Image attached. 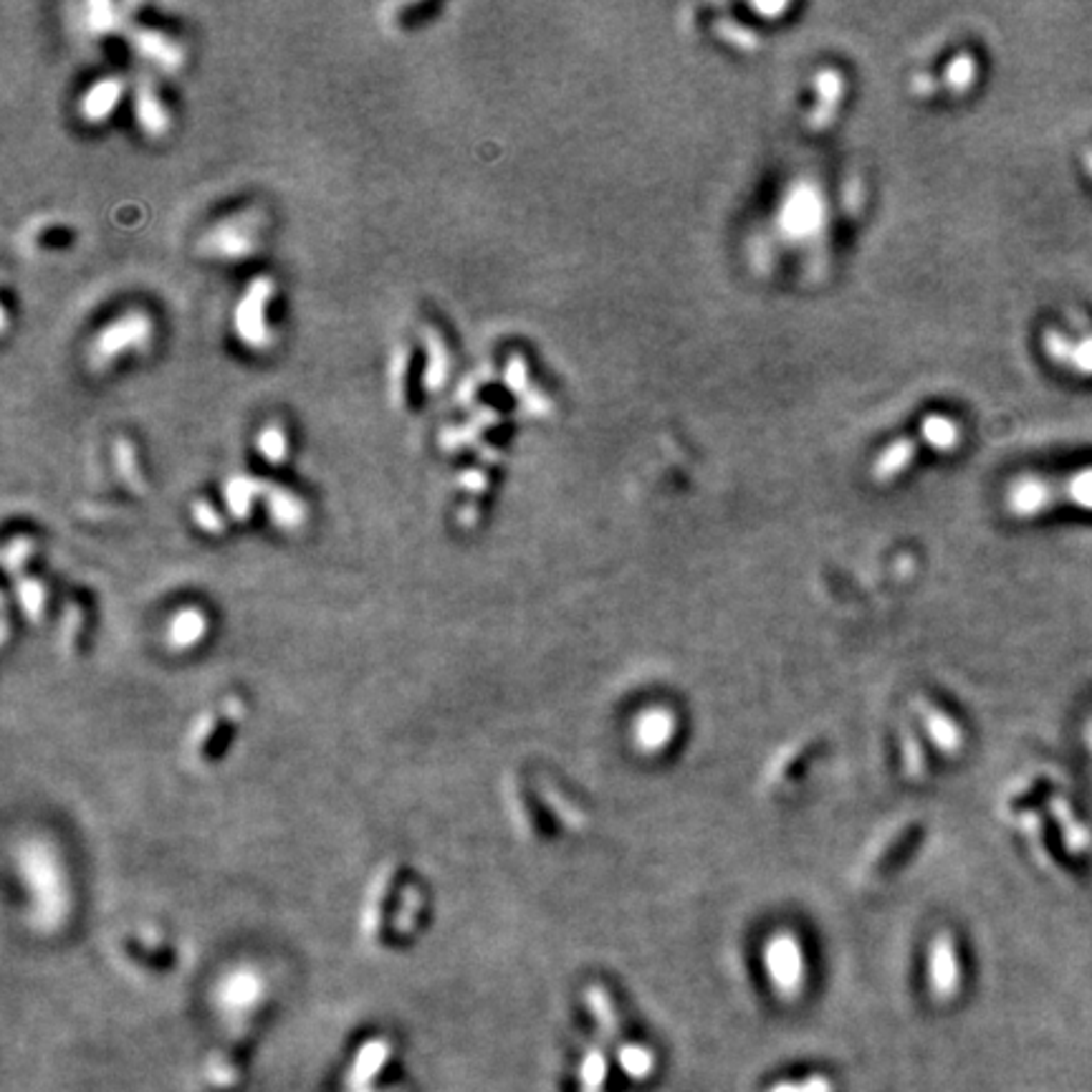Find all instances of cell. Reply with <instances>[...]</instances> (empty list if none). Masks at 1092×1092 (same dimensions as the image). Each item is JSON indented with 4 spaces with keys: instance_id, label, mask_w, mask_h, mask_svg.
I'll return each instance as SVG.
<instances>
[{
    "instance_id": "obj_1",
    "label": "cell",
    "mask_w": 1092,
    "mask_h": 1092,
    "mask_svg": "<svg viewBox=\"0 0 1092 1092\" xmlns=\"http://www.w3.org/2000/svg\"><path fill=\"white\" fill-rule=\"evenodd\" d=\"M152 316L142 309H127L125 314H116L112 322H107L96 331L89 347V364L96 372L112 367L120 357L145 352L149 344H152Z\"/></svg>"
},
{
    "instance_id": "obj_2",
    "label": "cell",
    "mask_w": 1092,
    "mask_h": 1092,
    "mask_svg": "<svg viewBox=\"0 0 1092 1092\" xmlns=\"http://www.w3.org/2000/svg\"><path fill=\"white\" fill-rule=\"evenodd\" d=\"M263 218L258 211H238L220 218L200 238V253L216 261H243L258 251Z\"/></svg>"
},
{
    "instance_id": "obj_3",
    "label": "cell",
    "mask_w": 1092,
    "mask_h": 1092,
    "mask_svg": "<svg viewBox=\"0 0 1092 1092\" xmlns=\"http://www.w3.org/2000/svg\"><path fill=\"white\" fill-rule=\"evenodd\" d=\"M276 294V281L271 276H256L238 298L236 311H233V329L238 340L251 349H269L273 342V331L269 324V304Z\"/></svg>"
},
{
    "instance_id": "obj_4",
    "label": "cell",
    "mask_w": 1092,
    "mask_h": 1092,
    "mask_svg": "<svg viewBox=\"0 0 1092 1092\" xmlns=\"http://www.w3.org/2000/svg\"><path fill=\"white\" fill-rule=\"evenodd\" d=\"M764 966L782 999H797L804 986L802 946L791 933H774L764 946Z\"/></svg>"
},
{
    "instance_id": "obj_5",
    "label": "cell",
    "mask_w": 1092,
    "mask_h": 1092,
    "mask_svg": "<svg viewBox=\"0 0 1092 1092\" xmlns=\"http://www.w3.org/2000/svg\"><path fill=\"white\" fill-rule=\"evenodd\" d=\"M1057 498H1064L1080 511H1092V466L1059 480L1032 478V504L1037 513L1050 509Z\"/></svg>"
},
{
    "instance_id": "obj_6",
    "label": "cell",
    "mask_w": 1092,
    "mask_h": 1092,
    "mask_svg": "<svg viewBox=\"0 0 1092 1092\" xmlns=\"http://www.w3.org/2000/svg\"><path fill=\"white\" fill-rule=\"evenodd\" d=\"M928 981H931V991L939 1001H951L959 991L961 966L951 933H939L933 939L931 951H928Z\"/></svg>"
},
{
    "instance_id": "obj_7",
    "label": "cell",
    "mask_w": 1092,
    "mask_h": 1092,
    "mask_svg": "<svg viewBox=\"0 0 1092 1092\" xmlns=\"http://www.w3.org/2000/svg\"><path fill=\"white\" fill-rule=\"evenodd\" d=\"M134 54L162 71H178L185 63V46L158 29H134L129 34Z\"/></svg>"
},
{
    "instance_id": "obj_8",
    "label": "cell",
    "mask_w": 1092,
    "mask_h": 1092,
    "mask_svg": "<svg viewBox=\"0 0 1092 1092\" xmlns=\"http://www.w3.org/2000/svg\"><path fill=\"white\" fill-rule=\"evenodd\" d=\"M1044 349L1052 360L1064 364L1080 377H1092V331L1080 336L1064 334V331H1046Z\"/></svg>"
},
{
    "instance_id": "obj_9",
    "label": "cell",
    "mask_w": 1092,
    "mask_h": 1092,
    "mask_svg": "<svg viewBox=\"0 0 1092 1092\" xmlns=\"http://www.w3.org/2000/svg\"><path fill=\"white\" fill-rule=\"evenodd\" d=\"M675 736V716L668 708L655 706L642 711L640 716L635 718L633 726V741L635 746L642 753H658L671 744Z\"/></svg>"
},
{
    "instance_id": "obj_10",
    "label": "cell",
    "mask_w": 1092,
    "mask_h": 1092,
    "mask_svg": "<svg viewBox=\"0 0 1092 1092\" xmlns=\"http://www.w3.org/2000/svg\"><path fill=\"white\" fill-rule=\"evenodd\" d=\"M122 94H125V84H122L120 76L96 79L79 99V114L84 116V122H89V125L107 122L116 109V104H120Z\"/></svg>"
},
{
    "instance_id": "obj_11",
    "label": "cell",
    "mask_w": 1092,
    "mask_h": 1092,
    "mask_svg": "<svg viewBox=\"0 0 1092 1092\" xmlns=\"http://www.w3.org/2000/svg\"><path fill=\"white\" fill-rule=\"evenodd\" d=\"M134 120L147 136H165L167 132H170V125H172L170 112H167V107L162 104L160 94L154 91V87L147 79L136 84Z\"/></svg>"
},
{
    "instance_id": "obj_12",
    "label": "cell",
    "mask_w": 1092,
    "mask_h": 1092,
    "mask_svg": "<svg viewBox=\"0 0 1092 1092\" xmlns=\"http://www.w3.org/2000/svg\"><path fill=\"white\" fill-rule=\"evenodd\" d=\"M422 347H425V372H422V387L427 393H438L451 377V349L438 329L422 327Z\"/></svg>"
},
{
    "instance_id": "obj_13",
    "label": "cell",
    "mask_w": 1092,
    "mask_h": 1092,
    "mask_svg": "<svg viewBox=\"0 0 1092 1092\" xmlns=\"http://www.w3.org/2000/svg\"><path fill=\"white\" fill-rule=\"evenodd\" d=\"M915 711H918V718L923 721V726H926L928 736H931V741L941 751L959 753L961 744H964V733H961V728L956 726L941 708L918 698L915 700Z\"/></svg>"
},
{
    "instance_id": "obj_14",
    "label": "cell",
    "mask_w": 1092,
    "mask_h": 1092,
    "mask_svg": "<svg viewBox=\"0 0 1092 1092\" xmlns=\"http://www.w3.org/2000/svg\"><path fill=\"white\" fill-rule=\"evenodd\" d=\"M223 493L228 511H231L238 522H245V518L251 516L256 501L269 493V484H263V480L253 476H245V473H236V476L225 480Z\"/></svg>"
},
{
    "instance_id": "obj_15",
    "label": "cell",
    "mask_w": 1092,
    "mask_h": 1092,
    "mask_svg": "<svg viewBox=\"0 0 1092 1092\" xmlns=\"http://www.w3.org/2000/svg\"><path fill=\"white\" fill-rule=\"evenodd\" d=\"M266 509H269L271 522L281 531H296L298 526L307 522V504L289 489H278V486L269 489V493H266Z\"/></svg>"
},
{
    "instance_id": "obj_16",
    "label": "cell",
    "mask_w": 1092,
    "mask_h": 1092,
    "mask_svg": "<svg viewBox=\"0 0 1092 1092\" xmlns=\"http://www.w3.org/2000/svg\"><path fill=\"white\" fill-rule=\"evenodd\" d=\"M584 999H587L592 1017H595L597 1026H600V1035L607 1039V1042H615L617 1032H620V1019H617L615 1004H613V999H609V994L604 991L602 986H592V989H587V994H584Z\"/></svg>"
},
{
    "instance_id": "obj_17",
    "label": "cell",
    "mask_w": 1092,
    "mask_h": 1092,
    "mask_svg": "<svg viewBox=\"0 0 1092 1092\" xmlns=\"http://www.w3.org/2000/svg\"><path fill=\"white\" fill-rule=\"evenodd\" d=\"M114 466H116V473H120L122 484H125L129 491H132V493H145L147 491L145 476H142L140 466H136L134 445L129 443L127 438H116V443H114Z\"/></svg>"
},
{
    "instance_id": "obj_18",
    "label": "cell",
    "mask_w": 1092,
    "mask_h": 1092,
    "mask_svg": "<svg viewBox=\"0 0 1092 1092\" xmlns=\"http://www.w3.org/2000/svg\"><path fill=\"white\" fill-rule=\"evenodd\" d=\"M617 1062L633 1080H648L655 1072V1055L642 1044H622L617 1050Z\"/></svg>"
},
{
    "instance_id": "obj_19",
    "label": "cell",
    "mask_w": 1092,
    "mask_h": 1092,
    "mask_svg": "<svg viewBox=\"0 0 1092 1092\" xmlns=\"http://www.w3.org/2000/svg\"><path fill=\"white\" fill-rule=\"evenodd\" d=\"M256 448L271 466H278L284 463L286 455H289V438H286V431L278 422H269V425H263L261 433H258Z\"/></svg>"
},
{
    "instance_id": "obj_20",
    "label": "cell",
    "mask_w": 1092,
    "mask_h": 1092,
    "mask_svg": "<svg viewBox=\"0 0 1092 1092\" xmlns=\"http://www.w3.org/2000/svg\"><path fill=\"white\" fill-rule=\"evenodd\" d=\"M604 1080H607V1055H604L600 1046H592L582 1059V1092H602Z\"/></svg>"
},
{
    "instance_id": "obj_21",
    "label": "cell",
    "mask_w": 1092,
    "mask_h": 1092,
    "mask_svg": "<svg viewBox=\"0 0 1092 1092\" xmlns=\"http://www.w3.org/2000/svg\"><path fill=\"white\" fill-rule=\"evenodd\" d=\"M87 29L96 36H107L112 31L120 29L122 23V8H116L112 3H89L87 8Z\"/></svg>"
},
{
    "instance_id": "obj_22",
    "label": "cell",
    "mask_w": 1092,
    "mask_h": 1092,
    "mask_svg": "<svg viewBox=\"0 0 1092 1092\" xmlns=\"http://www.w3.org/2000/svg\"><path fill=\"white\" fill-rule=\"evenodd\" d=\"M205 633V615H200L198 609H182L178 617L172 620V635L180 645H190L193 640H198L200 635Z\"/></svg>"
},
{
    "instance_id": "obj_23",
    "label": "cell",
    "mask_w": 1092,
    "mask_h": 1092,
    "mask_svg": "<svg viewBox=\"0 0 1092 1092\" xmlns=\"http://www.w3.org/2000/svg\"><path fill=\"white\" fill-rule=\"evenodd\" d=\"M407 367H410V352L405 347H400L398 352L393 354V362H389V398H393L395 405H402L405 402V389H407Z\"/></svg>"
},
{
    "instance_id": "obj_24",
    "label": "cell",
    "mask_w": 1092,
    "mask_h": 1092,
    "mask_svg": "<svg viewBox=\"0 0 1092 1092\" xmlns=\"http://www.w3.org/2000/svg\"><path fill=\"white\" fill-rule=\"evenodd\" d=\"M491 413L486 410V413L476 415V420H471L468 425H458V427H448V431H443V435H440V440H443V448H448V451H455V448L471 443V440L478 438L480 427H484V420L489 422Z\"/></svg>"
},
{
    "instance_id": "obj_25",
    "label": "cell",
    "mask_w": 1092,
    "mask_h": 1092,
    "mask_svg": "<svg viewBox=\"0 0 1092 1092\" xmlns=\"http://www.w3.org/2000/svg\"><path fill=\"white\" fill-rule=\"evenodd\" d=\"M903 757H906V774L910 779H923V771H926V759H923L921 744L913 733H903Z\"/></svg>"
},
{
    "instance_id": "obj_26",
    "label": "cell",
    "mask_w": 1092,
    "mask_h": 1092,
    "mask_svg": "<svg viewBox=\"0 0 1092 1092\" xmlns=\"http://www.w3.org/2000/svg\"><path fill=\"white\" fill-rule=\"evenodd\" d=\"M193 518L200 529L207 531V534H223L225 531L223 516H220V513L213 509V504H207V501H195Z\"/></svg>"
},
{
    "instance_id": "obj_27",
    "label": "cell",
    "mask_w": 1092,
    "mask_h": 1092,
    "mask_svg": "<svg viewBox=\"0 0 1092 1092\" xmlns=\"http://www.w3.org/2000/svg\"><path fill=\"white\" fill-rule=\"evenodd\" d=\"M769 1092H835V1085L827 1077L812 1075L804 1077V1080H791V1082H779L774 1085Z\"/></svg>"
},
{
    "instance_id": "obj_28",
    "label": "cell",
    "mask_w": 1092,
    "mask_h": 1092,
    "mask_svg": "<svg viewBox=\"0 0 1092 1092\" xmlns=\"http://www.w3.org/2000/svg\"><path fill=\"white\" fill-rule=\"evenodd\" d=\"M21 600L25 604V613H29L31 617H36L43 609V600H46L43 584L38 580H23L21 582Z\"/></svg>"
},
{
    "instance_id": "obj_29",
    "label": "cell",
    "mask_w": 1092,
    "mask_h": 1092,
    "mask_svg": "<svg viewBox=\"0 0 1092 1092\" xmlns=\"http://www.w3.org/2000/svg\"><path fill=\"white\" fill-rule=\"evenodd\" d=\"M31 554H34V542L29 536H18L5 546V564H8V569H16L18 562L23 564Z\"/></svg>"
},
{
    "instance_id": "obj_30",
    "label": "cell",
    "mask_w": 1092,
    "mask_h": 1092,
    "mask_svg": "<svg viewBox=\"0 0 1092 1092\" xmlns=\"http://www.w3.org/2000/svg\"><path fill=\"white\" fill-rule=\"evenodd\" d=\"M486 484H489V478H486V473L478 471V468H468V471H460L458 473V486L463 491L484 493L486 491Z\"/></svg>"
},
{
    "instance_id": "obj_31",
    "label": "cell",
    "mask_w": 1092,
    "mask_h": 1092,
    "mask_svg": "<svg viewBox=\"0 0 1092 1092\" xmlns=\"http://www.w3.org/2000/svg\"><path fill=\"white\" fill-rule=\"evenodd\" d=\"M1082 167H1085V172H1088L1090 180H1092V145L1082 152Z\"/></svg>"
}]
</instances>
